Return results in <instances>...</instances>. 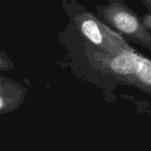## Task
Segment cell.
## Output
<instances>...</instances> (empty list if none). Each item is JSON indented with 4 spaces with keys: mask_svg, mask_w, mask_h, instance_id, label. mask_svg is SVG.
Here are the masks:
<instances>
[{
    "mask_svg": "<svg viewBox=\"0 0 151 151\" xmlns=\"http://www.w3.org/2000/svg\"><path fill=\"white\" fill-rule=\"evenodd\" d=\"M82 58L88 69L119 84L134 87L151 96V59L134 48L110 55L83 39Z\"/></svg>",
    "mask_w": 151,
    "mask_h": 151,
    "instance_id": "1",
    "label": "cell"
},
{
    "mask_svg": "<svg viewBox=\"0 0 151 151\" xmlns=\"http://www.w3.org/2000/svg\"><path fill=\"white\" fill-rule=\"evenodd\" d=\"M67 5L70 21L85 41L110 55H117L134 49L121 35L81 4L74 0H69Z\"/></svg>",
    "mask_w": 151,
    "mask_h": 151,
    "instance_id": "2",
    "label": "cell"
},
{
    "mask_svg": "<svg viewBox=\"0 0 151 151\" xmlns=\"http://www.w3.org/2000/svg\"><path fill=\"white\" fill-rule=\"evenodd\" d=\"M96 16L127 42L151 50V30L123 0H108L107 4L97 5Z\"/></svg>",
    "mask_w": 151,
    "mask_h": 151,
    "instance_id": "3",
    "label": "cell"
},
{
    "mask_svg": "<svg viewBox=\"0 0 151 151\" xmlns=\"http://www.w3.org/2000/svg\"><path fill=\"white\" fill-rule=\"evenodd\" d=\"M27 93V88L20 82L0 75V116L19 110Z\"/></svg>",
    "mask_w": 151,
    "mask_h": 151,
    "instance_id": "4",
    "label": "cell"
},
{
    "mask_svg": "<svg viewBox=\"0 0 151 151\" xmlns=\"http://www.w3.org/2000/svg\"><path fill=\"white\" fill-rule=\"evenodd\" d=\"M16 66L6 53L0 50V71L7 72L15 69Z\"/></svg>",
    "mask_w": 151,
    "mask_h": 151,
    "instance_id": "5",
    "label": "cell"
},
{
    "mask_svg": "<svg viewBox=\"0 0 151 151\" xmlns=\"http://www.w3.org/2000/svg\"><path fill=\"white\" fill-rule=\"evenodd\" d=\"M141 2L148 8V14L151 18V0H141Z\"/></svg>",
    "mask_w": 151,
    "mask_h": 151,
    "instance_id": "6",
    "label": "cell"
}]
</instances>
